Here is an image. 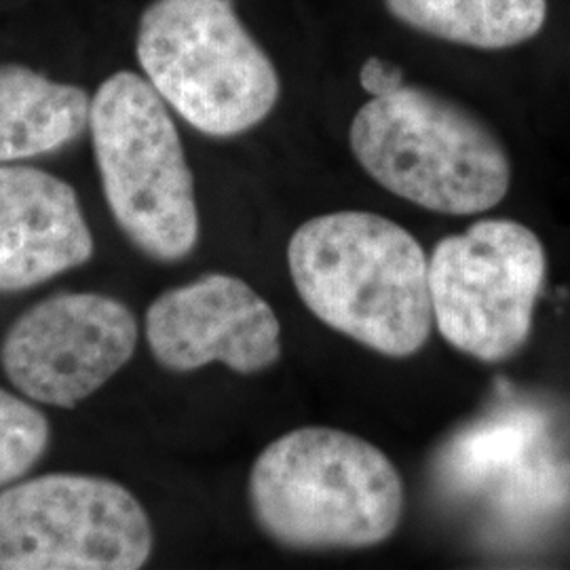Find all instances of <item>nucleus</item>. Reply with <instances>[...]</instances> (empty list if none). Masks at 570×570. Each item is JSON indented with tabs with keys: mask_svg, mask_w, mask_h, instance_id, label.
<instances>
[{
	"mask_svg": "<svg viewBox=\"0 0 570 570\" xmlns=\"http://www.w3.org/2000/svg\"><path fill=\"white\" fill-rule=\"evenodd\" d=\"M87 91L23 63H0V164L60 153L89 127Z\"/></svg>",
	"mask_w": 570,
	"mask_h": 570,
	"instance_id": "obj_11",
	"label": "nucleus"
},
{
	"mask_svg": "<svg viewBox=\"0 0 570 570\" xmlns=\"http://www.w3.org/2000/svg\"><path fill=\"white\" fill-rule=\"evenodd\" d=\"M138 322L129 306L96 292H63L30 306L2 338L0 366L23 397L75 407L129 364Z\"/></svg>",
	"mask_w": 570,
	"mask_h": 570,
	"instance_id": "obj_8",
	"label": "nucleus"
},
{
	"mask_svg": "<svg viewBox=\"0 0 570 570\" xmlns=\"http://www.w3.org/2000/svg\"><path fill=\"white\" fill-rule=\"evenodd\" d=\"M348 142L372 180L429 212L482 214L510 190V157L489 125L423 87L364 104Z\"/></svg>",
	"mask_w": 570,
	"mask_h": 570,
	"instance_id": "obj_3",
	"label": "nucleus"
},
{
	"mask_svg": "<svg viewBox=\"0 0 570 570\" xmlns=\"http://www.w3.org/2000/svg\"><path fill=\"white\" fill-rule=\"evenodd\" d=\"M404 501V480L387 454L341 429H294L249 471L256 522L292 550L381 546L400 527Z\"/></svg>",
	"mask_w": 570,
	"mask_h": 570,
	"instance_id": "obj_2",
	"label": "nucleus"
},
{
	"mask_svg": "<svg viewBox=\"0 0 570 570\" xmlns=\"http://www.w3.org/2000/svg\"><path fill=\"white\" fill-rule=\"evenodd\" d=\"M153 524L131 490L85 473H47L0 490V570H136Z\"/></svg>",
	"mask_w": 570,
	"mask_h": 570,
	"instance_id": "obj_7",
	"label": "nucleus"
},
{
	"mask_svg": "<svg viewBox=\"0 0 570 570\" xmlns=\"http://www.w3.org/2000/svg\"><path fill=\"white\" fill-rule=\"evenodd\" d=\"M136 56L155 91L209 138H233L277 106L282 81L233 0H153Z\"/></svg>",
	"mask_w": 570,
	"mask_h": 570,
	"instance_id": "obj_4",
	"label": "nucleus"
},
{
	"mask_svg": "<svg viewBox=\"0 0 570 570\" xmlns=\"http://www.w3.org/2000/svg\"><path fill=\"white\" fill-rule=\"evenodd\" d=\"M146 341L171 372L225 364L256 374L282 357V324L273 306L244 279L209 273L164 292L146 308Z\"/></svg>",
	"mask_w": 570,
	"mask_h": 570,
	"instance_id": "obj_9",
	"label": "nucleus"
},
{
	"mask_svg": "<svg viewBox=\"0 0 570 570\" xmlns=\"http://www.w3.org/2000/svg\"><path fill=\"white\" fill-rule=\"evenodd\" d=\"M407 28L473 49H510L541 32L548 0H385Z\"/></svg>",
	"mask_w": 570,
	"mask_h": 570,
	"instance_id": "obj_12",
	"label": "nucleus"
},
{
	"mask_svg": "<svg viewBox=\"0 0 570 570\" xmlns=\"http://www.w3.org/2000/svg\"><path fill=\"white\" fill-rule=\"evenodd\" d=\"M51 429L39 407L0 387V490L16 484L49 449Z\"/></svg>",
	"mask_w": 570,
	"mask_h": 570,
	"instance_id": "obj_13",
	"label": "nucleus"
},
{
	"mask_svg": "<svg viewBox=\"0 0 570 570\" xmlns=\"http://www.w3.org/2000/svg\"><path fill=\"white\" fill-rule=\"evenodd\" d=\"M360 85L370 98H381L404 87V70L391 61L370 56L360 70Z\"/></svg>",
	"mask_w": 570,
	"mask_h": 570,
	"instance_id": "obj_14",
	"label": "nucleus"
},
{
	"mask_svg": "<svg viewBox=\"0 0 570 570\" xmlns=\"http://www.w3.org/2000/svg\"><path fill=\"white\" fill-rule=\"evenodd\" d=\"M89 131L106 204L125 237L153 261H184L199 244V209L164 98L140 75L115 72L91 98Z\"/></svg>",
	"mask_w": 570,
	"mask_h": 570,
	"instance_id": "obj_5",
	"label": "nucleus"
},
{
	"mask_svg": "<svg viewBox=\"0 0 570 570\" xmlns=\"http://www.w3.org/2000/svg\"><path fill=\"white\" fill-rule=\"evenodd\" d=\"M91 256L75 188L42 169L0 164V294L37 287Z\"/></svg>",
	"mask_w": 570,
	"mask_h": 570,
	"instance_id": "obj_10",
	"label": "nucleus"
},
{
	"mask_svg": "<svg viewBox=\"0 0 570 570\" xmlns=\"http://www.w3.org/2000/svg\"><path fill=\"white\" fill-rule=\"evenodd\" d=\"M546 273V249L529 226L478 220L429 256L433 324L469 357L505 362L529 341Z\"/></svg>",
	"mask_w": 570,
	"mask_h": 570,
	"instance_id": "obj_6",
	"label": "nucleus"
},
{
	"mask_svg": "<svg viewBox=\"0 0 570 570\" xmlns=\"http://www.w3.org/2000/svg\"><path fill=\"white\" fill-rule=\"evenodd\" d=\"M287 266L306 308L387 357H410L433 326L429 258L404 226L372 212H334L298 226Z\"/></svg>",
	"mask_w": 570,
	"mask_h": 570,
	"instance_id": "obj_1",
	"label": "nucleus"
}]
</instances>
